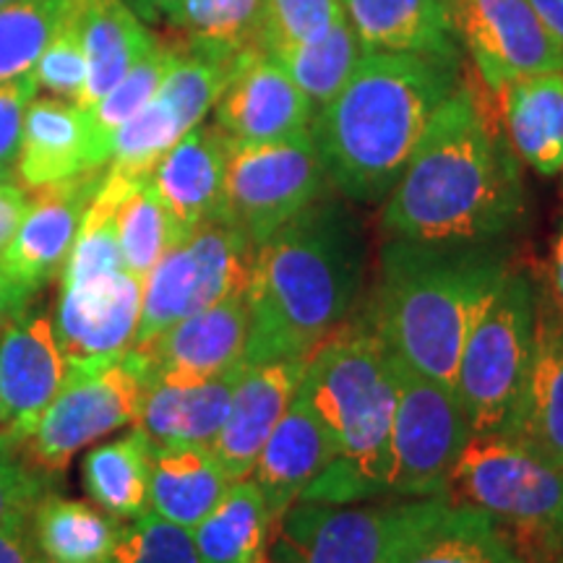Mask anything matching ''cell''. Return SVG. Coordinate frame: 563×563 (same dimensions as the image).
<instances>
[{"label": "cell", "instance_id": "obj_1", "mask_svg": "<svg viewBox=\"0 0 563 563\" xmlns=\"http://www.w3.org/2000/svg\"><path fill=\"white\" fill-rule=\"evenodd\" d=\"M527 217L522 162L498 112L475 84L462 87L428 123L384 199L386 238L418 243H509Z\"/></svg>", "mask_w": 563, "mask_h": 563}, {"label": "cell", "instance_id": "obj_2", "mask_svg": "<svg viewBox=\"0 0 563 563\" xmlns=\"http://www.w3.org/2000/svg\"><path fill=\"white\" fill-rule=\"evenodd\" d=\"M365 274L363 220L344 196H321L256 245L245 363L306 361L355 308Z\"/></svg>", "mask_w": 563, "mask_h": 563}, {"label": "cell", "instance_id": "obj_3", "mask_svg": "<svg viewBox=\"0 0 563 563\" xmlns=\"http://www.w3.org/2000/svg\"><path fill=\"white\" fill-rule=\"evenodd\" d=\"M464 60L365 51L311 133L329 183L352 203H382L433 115L464 81Z\"/></svg>", "mask_w": 563, "mask_h": 563}, {"label": "cell", "instance_id": "obj_4", "mask_svg": "<svg viewBox=\"0 0 563 563\" xmlns=\"http://www.w3.org/2000/svg\"><path fill=\"white\" fill-rule=\"evenodd\" d=\"M511 266L509 243L389 238L363 319L397 361L456 389V368L470 329Z\"/></svg>", "mask_w": 563, "mask_h": 563}, {"label": "cell", "instance_id": "obj_5", "mask_svg": "<svg viewBox=\"0 0 563 563\" xmlns=\"http://www.w3.org/2000/svg\"><path fill=\"white\" fill-rule=\"evenodd\" d=\"M298 397L334 449L329 467L308 485L300 501L361 504L389 498L397 378L391 352L368 321L336 329L308 355Z\"/></svg>", "mask_w": 563, "mask_h": 563}, {"label": "cell", "instance_id": "obj_6", "mask_svg": "<svg viewBox=\"0 0 563 563\" xmlns=\"http://www.w3.org/2000/svg\"><path fill=\"white\" fill-rule=\"evenodd\" d=\"M443 498L490 517L532 561H555L563 467L517 435L470 433L443 485Z\"/></svg>", "mask_w": 563, "mask_h": 563}, {"label": "cell", "instance_id": "obj_7", "mask_svg": "<svg viewBox=\"0 0 563 563\" xmlns=\"http://www.w3.org/2000/svg\"><path fill=\"white\" fill-rule=\"evenodd\" d=\"M538 287L511 266L464 342L456 394L470 433H509L522 402L534 352Z\"/></svg>", "mask_w": 563, "mask_h": 563}, {"label": "cell", "instance_id": "obj_8", "mask_svg": "<svg viewBox=\"0 0 563 563\" xmlns=\"http://www.w3.org/2000/svg\"><path fill=\"white\" fill-rule=\"evenodd\" d=\"M449 501L382 498V504L298 501L274 527L269 555L282 563H399Z\"/></svg>", "mask_w": 563, "mask_h": 563}, {"label": "cell", "instance_id": "obj_9", "mask_svg": "<svg viewBox=\"0 0 563 563\" xmlns=\"http://www.w3.org/2000/svg\"><path fill=\"white\" fill-rule=\"evenodd\" d=\"M152 384L144 350L66 363L55 399L26 441V452L42 470L66 467L79 449L136 422Z\"/></svg>", "mask_w": 563, "mask_h": 563}, {"label": "cell", "instance_id": "obj_10", "mask_svg": "<svg viewBox=\"0 0 563 563\" xmlns=\"http://www.w3.org/2000/svg\"><path fill=\"white\" fill-rule=\"evenodd\" d=\"M256 245L228 220H211L180 238L146 274L133 347H144L188 316L230 295H245Z\"/></svg>", "mask_w": 563, "mask_h": 563}, {"label": "cell", "instance_id": "obj_11", "mask_svg": "<svg viewBox=\"0 0 563 563\" xmlns=\"http://www.w3.org/2000/svg\"><path fill=\"white\" fill-rule=\"evenodd\" d=\"M329 175L311 129L285 139L232 144L224 173L222 220L253 245L329 194Z\"/></svg>", "mask_w": 563, "mask_h": 563}, {"label": "cell", "instance_id": "obj_12", "mask_svg": "<svg viewBox=\"0 0 563 563\" xmlns=\"http://www.w3.org/2000/svg\"><path fill=\"white\" fill-rule=\"evenodd\" d=\"M397 402L391 420L389 498L443 496V485L470 435L454 386L412 371L391 355Z\"/></svg>", "mask_w": 563, "mask_h": 563}, {"label": "cell", "instance_id": "obj_13", "mask_svg": "<svg viewBox=\"0 0 563 563\" xmlns=\"http://www.w3.org/2000/svg\"><path fill=\"white\" fill-rule=\"evenodd\" d=\"M462 51L490 95L534 74L563 70V47L527 0H454Z\"/></svg>", "mask_w": 563, "mask_h": 563}, {"label": "cell", "instance_id": "obj_14", "mask_svg": "<svg viewBox=\"0 0 563 563\" xmlns=\"http://www.w3.org/2000/svg\"><path fill=\"white\" fill-rule=\"evenodd\" d=\"M108 167L84 170L74 178L40 188L30 201L19 230L0 253V272L40 292L60 277L79 235L89 203L100 191Z\"/></svg>", "mask_w": 563, "mask_h": 563}, {"label": "cell", "instance_id": "obj_15", "mask_svg": "<svg viewBox=\"0 0 563 563\" xmlns=\"http://www.w3.org/2000/svg\"><path fill=\"white\" fill-rule=\"evenodd\" d=\"M66 376L53 319L45 308L32 302L0 332V402L3 428L13 439L26 443L42 415L58 394Z\"/></svg>", "mask_w": 563, "mask_h": 563}, {"label": "cell", "instance_id": "obj_16", "mask_svg": "<svg viewBox=\"0 0 563 563\" xmlns=\"http://www.w3.org/2000/svg\"><path fill=\"white\" fill-rule=\"evenodd\" d=\"M313 115L306 91L262 51L245 55L214 104V125L232 144L292 136L311 129Z\"/></svg>", "mask_w": 563, "mask_h": 563}, {"label": "cell", "instance_id": "obj_17", "mask_svg": "<svg viewBox=\"0 0 563 563\" xmlns=\"http://www.w3.org/2000/svg\"><path fill=\"white\" fill-rule=\"evenodd\" d=\"M141 292L144 282L129 269L84 285H60L53 329L66 363L131 350L141 319Z\"/></svg>", "mask_w": 563, "mask_h": 563}, {"label": "cell", "instance_id": "obj_18", "mask_svg": "<svg viewBox=\"0 0 563 563\" xmlns=\"http://www.w3.org/2000/svg\"><path fill=\"white\" fill-rule=\"evenodd\" d=\"M306 361L245 363L232 391L222 431L211 443L230 483L251 477L266 439L298 391Z\"/></svg>", "mask_w": 563, "mask_h": 563}, {"label": "cell", "instance_id": "obj_19", "mask_svg": "<svg viewBox=\"0 0 563 563\" xmlns=\"http://www.w3.org/2000/svg\"><path fill=\"white\" fill-rule=\"evenodd\" d=\"M249 302L245 295H230L203 311L188 316L144 344L152 378H203L245 363L249 347Z\"/></svg>", "mask_w": 563, "mask_h": 563}, {"label": "cell", "instance_id": "obj_20", "mask_svg": "<svg viewBox=\"0 0 563 563\" xmlns=\"http://www.w3.org/2000/svg\"><path fill=\"white\" fill-rule=\"evenodd\" d=\"M230 146L232 141L217 125L199 123L183 133L150 173L154 194L175 217L183 235L222 217Z\"/></svg>", "mask_w": 563, "mask_h": 563}, {"label": "cell", "instance_id": "obj_21", "mask_svg": "<svg viewBox=\"0 0 563 563\" xmlns=\"http://www.w3.org/2000/svg\"><path fill=\"white\" fill-rule=\"evenodd\" d=\"M365 51L464 60L454 0H342Z\"/></svg>", "mask_w": 563, "mask_h": 563}, {"label": "cell", "instance_id": "obj_22", "mask_svg": "<svg viewBox=\"0 0 563 563\" xmlns=\"http://www.w3.org/2000/svg\"><path fill=\"white\" fill-rule=\"evenodd\" d=\"M245 363L203 378H152L136 420L154 446L162 443H203L211 446L228 418L232 391Z\"/></svg>", "mask_w": 563, "mask_h": 563}, {"label": "cell", "instance_id": "obj_23", "mask_svg": "<svg viewBox=\"0 0 563 563\" xmlns=\"http://www.w3.org/2000/svg\"><path fill=\"white\" fill-rule=\"evenodd\" d=\"M332 456L334 449L327 431L295 391L290 407L266 439L251 473L269 504L274 522L300 501L308 485L329 467Z\"/></svg>", "mask_w": 563, "mask_h": 563}, {"label": "cell", "instance_id": "obj_24", "mask_svg": "<svg viewBox=\"0 0 563 563\" xmlns=\"http://www.w3.org/2000/svg\"><path fill=\"white\" fill-rule=\"evenodd\" d=\"M84 170H97L91 162V133L87 112L58 97H34L24 118V136L16 159V178L26 191L68 180Z\"/></svg>", "mask_w": 563, "mask_h": 563}, {"label": "cell", "instance_id": "obj_25", "mask_svg": "<svg viewBox=\"0 0 563 563\" xmlns=\"http://www.w3.org/2000/svg\"><path fill=\"white\" fill-rule=\"evenodd\" d=\"M509 433L563 467V316L540 290L532 363Z\"/></svg>", "mask_w": 563, "mask_h": 563}, {"label": "cell", "instance_id": "obj_26", "mask_svg": "<svg viewBox=\"0 0 563 563\" xmlns=\"http://www.w3.org/2000/svg\"><path fill=\"white\" fill-rule=\"evenodd\" d=\"M498 118L511 152L540 178L563 167V70L517 79L498 91Z\"/></svg>", "mask_w": 563, "mask_h": 563}, {"label": "cell", "instance_id": "obj_27", "mask_svg": "<svg viewBox=\"0 0 563 563\" xmlns=\"http://www.w3.org/2000/svg\"><path fill=\"white\" fill-rule=\"evenodd\" d=\"M228 485L230 477L211 446L162 443L152 449L150 506L167 522L194 530Z\"/></svg>", "mask_w": 563, "mask_h": 563}, {"label": "cell", "instance_id": "obj_28", "mask_svg": "<svg viewBox=\"0 0 563 563\" xmlns=\"http://www.w3.org/2000/svg\"><path fill=\"white\" fill-rule=\"evenodd\" d=\"M76 19L87 55V87L79 108L87 110L102 100L157 40L123 0H79Z\"/></svg>", "mask_w": 563, "mask_h": 563}, {"label": "cell", "instance_id": "obj_29", "mask_svg": "<svg viewBox=\"0 0 563 563\" xmlns=\"http://www.w3.org/2000/svg\"><path fill=\"white\" fill-rule=\"evenodd\" d=\"M274 522L269 504L253 477L230 483L207 517L194 527L201 563H266Z\"/></svg>", "mask_w": 563, "mask_h": 563}, {"label": "cell", "instance_id": "obj_30", "mask_svg": "<svg viewBox=\"0 0 563 563\" xmlns=\"http://www.w3.org/2000/svg\"><path fill=\"white\" fill-rule=\"evenodd\" d=\"M121 519L95 506L45 493L32 509V532L45 563H108Z\"/></svg>", "mask_w": 563, "mask_h": 563}, {"label": "cell", "instance_id": "obj_31", "mask_svg": "<svg viewBox=\"0 0 563 563\" xmlns=\"http://www.w3.org/2000/svg\"><path fill=\"white\" fill-rule=\"evenodd\" d=\"M152 449L141 428L121 439L91 449L84 456V485L102 511L115 519H139L152 511L150 506V477H152Z\"/></svg>", "mask_w": 563, "mask_h": 563}, {"label": "cell", "instance_id": "obj_32", "mask_svg": "<svg viewBox=\"0 0 563 563\" xmlns=\"http://www.w3.org/2000/svg\"><path fill=\"white\" fill-rule=\"evenodd\" d=\"M264 0H180L170 19L186 45L224 60L262 51Z\"/></svg>", "mask_w": 563, "mask_h": 563}, {"label": "cell", "instance_id": "obj_33", "mask_svg": "<svg viewBox=\"0 0 563 563\" xmlns=\"http://www.w3.org/2000/svg\"><path fill=\"white\" fill-rule=\"evenodd\" d=\"M511 551L504 527L481 511L449 504L399 563H506Z\"/></svg>", "mask_w": 563, "mask_h": 563}, {"label": "cell", "instance_id": "obj_34", "mask_svg": "<svg viewBox=\"0 0 563 563\" xmlns=\"http://www.w3.org/2000/svg\"><path fill=\"white\" fill-rule=\"evenodd\" d=\"M115 222L125 269L141 282L180 238H186L175 217L154 194L150 178L125 183Z\"/></svg>", "mask_w": 563, "mask_h": 563}, {"label": "cell", "instance_id": "obj_35", "mask_svg": "<svg viewBox=\"0 0 563 563\" xmlns=\"http://www.w3.org/2000/svg\"><path fill=\"white\" fill-rule=\"evenodd\" d=\"M363 55L365 47L361 37L344 19L321 40L290 47V51L272 55V58H277L285 66L290 79L306 91V97L319 112L323 104H329L340 95Z\"/></svg>", "mask_w": 563, "mask_h": 563}, {"label": "cell", "instance_id": "obj_36", "mask_svg": "<svg viewBox=\"0 0 563 563\" xmlns=\"http://www.w3.org/2000/svg\"><path fill=\"white\" fill-rule=\"evenodd\" d=\"M173 60V47H162L159 42L150 53L133 63V68L112 87L102 100L87 108V121L91 133V162L95 167H108L112 139L125 121L157 97L159 84L165 79Z\"/></svg>", "mask_w": 563, "mask_h": 563}, {"label": "cell", "instance_id": "obj_37", "mask_svg": "<svg viewBox=\"0 0 563 563\" xmlns=\"http://www.w3.org/2000/svg\"><path fill=\"white\" fill-rule=\"evenodd\" d=\"M238 66L241 60L217 58L191 45L173 47L170 68L159 84L157 97L175 112L183 131L188 133L214 108Z\"/></svg>", "mask_w": 563, "mask_h": 563}, {"label": "cell", "instance_id": "obj_38", "mask_svg": "<svg viewBox=\"0 0 563 563\" xmlns=\"http://www.w3.org/2000/svg\"><path fill=\"white\" fill-rule=\"evenodd\" d=\"M79 0H13L0 9V84L32 74Z\"/></svg>", "mask_w": 563, "mask_h": 563}, {"label": "cell", "instance_id": "obj_39", "mask_svg": "<svg viewBox=\"0 0 563 563\" xmlns=\"http://www.w3.org/2000/svg\"><path fill=\"white\" fill-rule=\"evenodd\" d=\"M183 125L175 112L159 97L144 104L131 121H125L112 139L108 170L121 178H150L154 165L170 152V146L183 136Z\"/></svg>", "mask_w": 563, "mask_h": 563}, {"label": "cell", "instance_id": "obj_40", "mask_svg": "<svg viewBox=\"0 0 563 563\" xmlns=\"http://www.w3.org/2000/svg\"><path fill=\"white\" fill-rule=\"evenodd\" d=\"M347 19L342 0H264L262 53L279 55L321 40Z\"/></svg>", "mask_w": 563, "mask_h": 563}, {"label": "cell", "instance_id": "obj_41", "mask_svg": "<svg viewBox=\"0 0 563 563\" xmlns=\"http://www.w3.org/2000/svg\"><path fill=\"white\" fill-rule=\"evenodd\" d=\"M108 563H201L194 534L167 522L159 514H144L123 527Z\"/></svg>", "mask_w": 563, "mask_h": 563}, {"label": "cell", "instance_id": "obj_42", "mask_svg": "<svg viewBox=\"0 0 563 563\" xmlns=\"http://www.w3.org/2000/svg\"><path fill=\"white\" fill-rule=\"evenodd\" d=\"M79 9V5H76ZM34 81L58 100L79 104L84 87H87V55H84V42L79 32V19L76 11L63 21L55 37L47 42L42 51L37 66L32 68Z\"/></svg>", "mask_w": 563, "mask_h": 563}, {"label": "cell", "instance_id": "obj_43", "mask_svg": "<svg viewBox=\"0 0 563 563\" xmlns=\"http://www.w3.org/2000/svg\"><path fill=\"white\" fill-rule=\"evenodd\" d=\"M47 493V470H42L21 443L0 431V519L34 506Z\"/></svg>", "mask_w": 563, "mask_h": 563}, {"label": "cell", "instance_id": "obj_44", "mask_svg": "<svg viewBox=\"0 0 563 563\" xmlns=\"http://www.w3.org/2000/svg\"><path fill=\"white\" fill-rule=\"evenodd\" d=\"M37 89L32 74L0 84V165L11 170H16L26 108L32 104Z\"/></svg>", "mask_w": 563, "mask_h": 563}, {"label": "cell", "instance_id": "obj_45", "mask_svg": "<svg viewBox=\"0 0 563 563\" xmlns=\"http://www.w3.org/2000/svg\"><path fill=\"white\" fill-rule=\"evenodd\" d=\"M34 506L16 509L0 519V563H45L32 532Z\"/></svg>", "mask_w": 563, "mask_h": 563}, {"label": "cell", "instance_id": "obj_46", "mask_svg": "<svg viewBox=\"0 0 563 563\" xmlns=\"http://www.w3.org/2000/svg\"><path fill=\"white\" fill-rule=\"evenodd\" d=\"M30 196H26L24 188H19L16 183L0 186V253L9 245L13 232L19 230L26 209H30Z\"/></svg>", "mask_w": 563, "mask_h": 563}, {"label": "cell", "instance_id": "obj_47", "mask_svg": "<svg viewBox=\"0 0 563 563\" xmlns=\"http://www.w3.org/2000/svg\"><path fill=\"white\" fill-rule=\"evenodd\" d=\"M37 292L0 272V332L32 306Z\"/></svg>", "mask_w": 563, "mask_h": 563}, {"label": "cell", "instance_id": "obj_48", "mask_svg": "<svg viewBox=\"0 0 563 563\" xmlns=\"http://www.w3.org/2000/svg\"><path fill=\"white\" fill-rule=\"evenodd\" d=\"M545 30L553 34L555 42L563 47V0H527Z\"/></svg>", "mask_w": 563, "mask_h": 563}, {"label": "cell", "instance_id": "obj_49", "mask_svg": "<svg viewBox=\"0 0 563 563\" xmlns=\"http://www.w3.org/2000/svg\"><path fill=\"white\" fill-rule=\"evenodd\" d=\"M551 300L563 316V217L555 232L553 253H551Z\"/></svg>", "mask_w": 563, "mask_h": 563}, {"label": "cell", "instance_id": "obj_50", "mask_svg": "<svg viewBox=\"0 0 563 563\" xmlns=\"http://www.w3.org/2000/svg\"><path fill=\"white\" fill-rule=\"evenodd\" d=\"M131 5H133V13L144 21H159V19L170 21L175 16V11H178L180 0H131Z\"/></svg>", "mask_w": 563, "mask_h": 563}, {"label": "cell", "instance_id": "obj_51", "mask_svg": "<svg viewBox=\"0 0 563 563\" xmlns=\"http://www.w3.org/2000/svg\"><path fill=\"white\" fill-rule=\"evenodd\" d=\"M5 183H16V170L0 165V186H5Z\"/></svg>", "mask_w": 563, "mask_h": 563}, {"label": "cell", "instance_id": "obj_52", "mask_svg": "<svg viewBox=\"0 0 563 563\" xmlns=\"http://www.w3.org/2000/svg\"><path fill=\"white\" fill-rule=\"evenodd\" d=\"M506 563H538V561H532V559H530V555L519 553V551H517V548H514V551H511V555H509V559H506Z\"/></svg>", "mask_w": 563, "mask_h": 563}, {"label": "cell", "instance_id": "obj_53", "mask_svg": "<svg viewBox=\"0 0 563 563\" xmlns=\"http://www.w3.org/2000/svg\"><path fill=\"white\" fill-rule=\"evenodd\" d=\"M553 563H563V509H561V525H559V553H555Z\"/></svg>", "mask_w": 563, "mask_h": 563}, {"label": "cell", "instance_id": "obj_54", "mask_svg": "<svg viewBox=\"0 0 563 563\" xmlns=\"http://www.w3.org/2000/svg\"><path fill=\"white\" fill-rule=\"evenodd\" d=\"M0 428H3V402H0Z\"/></svg>", "mask_w": 563, "mask_h": 563}, {"label": "cell", "instance_id": "obj_55", "mask_svg": "<svg viewBox=\"0 0 563 563\" xmlns=\"http://www.w3.org/2000/svg\"><path fill=\"white\" fill-rule=\"evenodd\" d=\"M9 3H13V0H0V9H3V5H9Z\"/></svg>", "mask_w": 563, "mask_h": 563}, {"label": "cell", "instance_id": "obj_56", "mask_svg": "<svg viewBox=\"0 0 563 563\" xmlns=\"http://www.w3.org/2000/svg\"><path fill=\"white\" fill-rule=\"evenodd\" d=\"M266 563H282V561H277V559H272V555H269V561H266Z\"/></svg>", "mask_w": 563, "mask_h": 563}, {"label": "cell", "instance_id": "obj_57", "mask_svg": "<svg viewBox=\"0 0 563 563\" xmlns=\"http://www.w3.org/2000/svg\"><path fill=\"white\" fill-rule=\"evenodd\" d=\"M561 178H563V167H561Z\"/></svg>", "mask_w": 563, "mask_h": 563}]
</instances>
